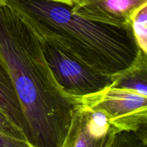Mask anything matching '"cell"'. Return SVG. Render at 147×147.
I'll list each match as a JSON object with an SVG mask.
<instances>
[{
    "mask_svg": "<svg viewBox=\"0 0 147 147\" xmlns=\"http://www.w3.org/2000/svg\"><path fill=\"white\" fill-rule=\"evenodd\" d=\"M41 39L45 60L60 88L69 96L85 97L113 84L116 76L96 72L50 42Z\"/></svg>",
    "mask_w": 147,
    "mask_h": 147,
    "instance_id": "3",
    "label": "cell"
},
{
    "mask_svg": "<svg viewBox=\"0 0 147 147\" xmlns=\"http://www.w3.org/2000/svg\"><path fill=\"white\" fill-rule=\"evenodd\" d=\"M132 27L138 45L144 53L147 50V4L138 9L131 18Z\"/></svg>",
    "mask_w": 147,
    "mask_h": 147,
    "instance_id": "9",
    "label": "cell"
},
{
    "mask_svg": "<svg viewBox=\"0 0 147 147\" xmlns=\"http://www.w3.org/2000/svg\"><path fill=\"white\" fill-rule=\"evenodd\" d=\"M85 107L101 109L107 113L112 124L119 130V141L125 136L138 134L147 123V96L110 86L90 96L80 97ZM140 135V134H139Z\"/></svg>",
    "mask_w": 147,
    "mask_h": 147,
    "instance_id": "4",
    "label": "cell"
},
{
    "mask_svg": "<svg viewBox=\"0 0 147 147\" xmlns=\"http://www.w3.org/2000/svg\"><path fill=\"white\" fill-rule=\"evenodd\" d=\"M55 1H63V2H65L67 3V4H71V1L72 0H55Z\"/></svg>",
    "mask_w": 147,
    "mask_h": 147,
    "instance_id": "12",
    "label": "cell"
},
{
    "mask_svg": "<svg viewBox=\"0 0 147 147\" xmlns=\"http://www.w3.org/2000/svg\"><path fill=\"white\" fill-rule=\"evenodd\" d=\"M42 39L86 67L116 76L146 59L132 22L114 25L75 14L71 4L55 0H4Z\"/></svg>",
    "mask_w": 147,
    "mask_h": 147,
    "instance_id": "2",
    "label": "cell"
},
{
    "mask_svg": "<svg viewBox=\"0 0 147 147\" xmlns=\"http://www.w3.org/2000/svg\"><path fill=\"white\" fill-rule=\"evenodd\" d=\"M0 134L30 147L24 133L17 128L0 109Z\"/></svg>",
    "mask_w": 147,
    "mask_h": 147,
    "instance_id": "10",
    "label": "cell"
},
{
    "mask_svg": "<svg viewBox=\"0 0 147 147\" xmlns=\"http://www.w3.org/2000/svg\"><path fill=\"white\" fill-rule=\"evenodd\" d=\"M0 147H26L23 144L11 140L0 134Z\"/></svg>",
    "mask_w": 147,
    "mask_h": 147,
    "instance_id": "11",
    "label": "cell"
},
{
    "mask_svg": "<svg viewBox=\"0 0 147 147\" xmlns=\"http://www.w3.org/2000/svg\"><path fill=\"white\" fill-rule=\"evenodd\" d=\"M119 137V130L106 112L85 107L80 103L68 147L113 146Z\"/></svg>",
    "mask_w": 147,
    "mask_h": 147,
    "instance_id": "5",
    "label": "cell"
},
{
    "mask_svg": "<svg viewBox=\"0 0 147 147\" xmlns=\"http://www.w3.org/2000/svg\"><path fill=\"white\" fill-rule=\"evenodd\" d=\"M0 55L22 106L30 147H68L80 97L59 86L45 60L40 37L4 1L0 3Z\"/></svg>",
    "mask_w": 147,
    "mask_h": 147,
    "instance_id": "1",
    "label": "cell"
},
{
    "mask_svg": "<svg viewBox=\"0 0 147 147\" xmlns=\"http://www.w3.org/2000/svg\"><path fill=\"white\" fill-rule=\"evenodd\" d=\"M75 14L88 20L114 25L131 22L138 9L147 4V0H72Z\"/></svg>",
    "mask_w": 147,
    "mask_h": 147,
    "instance_id": "6",
    "label": "cell"
},
{
    "mask_svg": "<svg viewBox=\"0 0 147 147\" xmlns=\"http://www.w3.org/2000/svg\"><path fill=\"white\" fill-rule=\"evenodd\" d=\"M0 109L24 133L27 141L29 127L22 106L7 64L0 55ZM28 143V142H27ZM30 146V145H29Z\"/></svg>",
    "mask_w": 147,
    "mask_h": 147,
    "instance_id": "7",
    "label": "cell"
},
{
    "mask_svg": "<svg viewBox=\"0 0 147 147\" xmlns=\"http://www.w3.org/2000/svg\"><path fill=\"white\" fill-rule=\"evenodd\" d=\"M4 0H0V3H1V2H3V1H4Z\"/></svg>",
    "mask_w": 147,
    "mask_h": 147,
    "instance_id": "13",
    "label": "cell"
},
{
    "mask_svg": "<svg viewBox=\"0 0 147 147\" xmlns=\"http://www.w3.org/2000/svg\"><path fill=\"white\" fill-rule=\"evenodd\" d=\"M147 59L116 76L112 87L147 96Z\"/></svg>",
    "mask_w": 147,
    "mask_h": 147,
    "instance_id": "8",
    "label": "cell"
}]
</instances>
